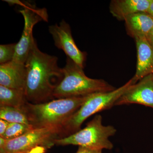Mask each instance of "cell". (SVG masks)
<instances>
[{"label":"cell","instance_id":"13","mask_svg":"<svg viewBox=\"0 0 153 153\" xmlns=\"http://www.w3.org/2000/svg\"><path fill=\"white\" fill-rule=\"evenodd\" d=\"M128 33L134 38L146 37L153 28V18L147 13L140 12L125 19Z\"/></svg>","mask_w":153,"mask_h":153},{"label":"cell","instance_id":"23","mask_svg":"<svg viewBox=\"0 0 153 153\" xmlns=\"http://www.w3.org/2000/svg\"><path fill=\"white\" fill-rule=\"evenodd\" d=\"M0 153H7L3 147H0Z\"/></svg>","mask_w":153,"mask_h":153},{"label":"cell","instance_id":"6","mask_svg":"<svg viewBox=\"0 0 153 153\" xmlns=\"http://www.w3.org/2000/svg\"><path fill=\"white\" fill-rule=\"evenodd\" d=\"M22 8L19 10L25 21V26L22 37L16 43V52L13 60L25 64L35 39L33 36L34 26L41 21L47 22L48 15L47 9L38 8L33 4L25 2H20Z\"/></svg>","mask_w":153,"mask_h":153},{"label":"cell","instance_id":"12","mask_svg":"<svg viewBox=\"0 0 153 153\" xmlns=\"http://www.w3.org/2000/svg\"><path fill=\"white\" fill-rule=\"evenodd\" d=\"M152 0H113L109 10L115 18L124 21L126 17L140 12L147 13Z\"/></svg>","mask_w":153,"mask_h":153},{"label":"cell","instance_id":"14","mask_svg":"<svg viewBox=\"0 0 153 153\" xmlns=\"http://www.w3.org/2000/svg\"><path fill=\"white\" fill-rule=\"evenodd\" d=\"M27 102L25 90L14 89L0 85V107L22 108Z\"/></svg>","mask_w":153,"mask_h":153},{"label":"cell","instance_id":"2","mask_svg":"<svg viewBox=\"0 0 153 153\" xmlns=\"http://www.w3.org/2000/svg\"><path fill=\"white\" fill-rule=\"evenodd\" d=\"M87 96L56 99L38 104L27 102L23 108L33 129L56 127L61 130L63 124L82 105Z\"/></svg>","mask_w":153,"mask_h":153},{"label":"cell","instance_id":"8","mask_svg":"<svg viewBox=\"0 0 153 153\" xmlns=\"http://www.w3.org/2000/svg\"><path fill=\"white\" fill-rule=\"evenodd\" d=\"M55 47L63 50L66 57L83 68L84 67L86 53L77 47L71 34V27L65 20H62L59 25L56 24L49 27Z\"/></svg>","mask_w":153,"mask_h":153},{"label":"cell","instance_id":"16","mask_svg":"<svg viewBox=\"0 0 153 153\" xmlns=\"http://www.w3.org/2000/svg\"><path fill=\"white\" fill-rule=\"evenodd\" d=\"M33 129L31 126L24 124L10 123L5 132L0 137L6 140L15 139Z\"/></svg>","mask_w":153,"mask_h":153},{"label":"cell","instance_id":"19","mask_svg":"<svg viewBox=\"0 0 153 153\" xmlns=\"http://www.w3.org/2000/svg\"><path fill=\"white\" fill-rule=\"evenodd\" d=\"M10 123L3 119H0V137L2 136L5 132Z\"/></svg>","mask_w":153,"mask_h":153},{"label":"cell","instance_id":"24","mask_svg":"<svg viewBox=\"0 0 153 153\" xmlns=\"http://www.w3.org/2000/svg\"></svg>","mask_w":153,"mask_h":153},{"label":"cell","instance_id":"21","mask_svg":"<svg viewBox=\"0 0 153 153\" xmlns=\"http://www.w3.org/2000/svg\"><path fill=\"white\" fill-rule=\"evenodd\" d=\"M146 39L151 46L153 47V28L147 36Z\"/></svg>","mask_w":153,"mask_h":153},{"label":"cell","instance_id":"17","mask_svg":"<svg viewBox=\"0 0 153 153\" xmlns=\"http://www.w3.org/2000/svg\"><path fill=\"white\" fill-rule=\"evenodd\" d=\"M16 43L0 45V64L8 63L13 59Z\"/></svg>","mask_w":153,"mask_h":153},{"label":"cell","instance_id":"3","mask_svg":"<svg viewBox=\"0 0 153 153\" xmlns=\"http://www.w3.org/2000/svg\"><path fill=\"white\" fill-rule=\"evenodd\" d=\"M63 79L53 92L54 98L85 96L97 92L112 91L115 88L103 79L89 78L83 68L66 57V63L62 68Z\"/></svg>","mask_w":153,"mask_h":153},{"label":"cell","instance_id":"10","mask_svg":"<svg viewBox=\"0 0 153 153\" xmlns=\"http://www.w3.org/2000/svg\"><path fill=\"white\" fill-rule=\"evenodd\" d=\"M136 44V71L132 78L133 84L145 76L153 74V47L146 37L134 38Z\"/></svg>","mask_w":153,"mask_h":153},{"label":"cell","instance_id":"22","mask_svg":"<svg viewBox=\"0 0 153 153\" xmlns=\"http://www.w3.org/2000/svg\"><path fill=\"white\" fill-rule=\"evenodd\" d=\"M147 13L153 18V0H152Z\"/></svg>","mask_w":153,"mask_h":153},{"label":"cell","instance_id":"9","mask_svg":"<svg viewBox=\"0 0 153 153\" xmlns=\"http://www.w3.org/2000/svg\"><path fill=\"white\" fill-rule=\"evenodd\" d=\"M129 104L142 105L153 108V74L132 85L116 102L114 105Z\"/></svg>","mask_w":153,"mask_h":153},{"label":"cell","instance_id":"1","mask_svg":"<svg viewBox=\"0 0 153 153\" xmlns=\"http://www.w3.org/2000/svg\"><path fill=\"white\" fill-rule=\"evenodd\" d=\"M58 58L41 52L34 41L25 63V91L28 102L38 104L54 100L53 92L63 79Z\"/></svg>","mask_w":153,"mask_h":153},{"label":"cell","instance_id":"7","mask_svg":"<svg viewBox=\"0 0 153 153\" xmlns=\"http://www.w3.org/2000/svg\"><path fill=\"white\" fill-rule=\"evenodd\" d=\"M61 128L56 127L31 130L13 140H6L3 147L7 153H28L37 146L50 149L55 145V141L61 136Z\"/></svg>","mask_w":153,"mask_h":153},{"label":"cell","instance_id":"4","mask_svg":"<svg viewBox=\"0 0 153 153\" xmlns=\"http://www.w3.org/2000/svg\"><path fill=\"white\" fill-rule=\"evenodd\" d=\"M133 84L132 79L109 92H97L87 95L85 101L61 127V136H67L80 130L82 123L97 113L111 108L116 102Z\"/></svg>","mask_w":153,"mask_h":153},{"label":"cell","instance_id":"15","mask_svg":"<svg viewBox=\"0 0 153 153\" xmlns=\"http://www.w3.org/2000/svg\"><path fill=\"white\" fill-rule=\"evenodd\" d=\"M0 119L7 121L9 123L30 125L27 116L23 108L0 107Z\"/></svg>","mask_w":153,"mask_h":153},{"label":"cell","instance_id":"11","mask_svg":"<svg viewBox=\"0 0 153 153\" xmlns=\"http://www.w3.org/2000/svg\"><path fill=\"white\" fill-rule=\"evenodd\" d=\"M26 78L25 64L12 60L0 65V85L25 90Z\"/></svg>","mask_w":153,"mask_h":153},{"label":"cell","instance_id":"5","mask_svg":"<svg viewBox=\"0 0 153 153\" xmlns=\"http://www.w3.org/2000/svg\"><path fill=\"white\" fill-rule=\"evenodd\" d=\"M116 131L113 126H103L101 116L96 115L84 128L68 136L57 139L55 145H76L94 149L111 150L114 146L109 138Z\"/></svg>","mask_w":153,"mask_h":153},{"label":"cell","instance_id":"18","mask_svg":"<svg viewBox=\"0 0 153 153\" xmlns=\"http://www.w3.org/2000/svg\"><path fill=\"white\" fill-rule=\"evenodd\" d=\"M76 153H102V150L79 146Z\"/></svg>","mask_w":153,"mask_h":153},{"label":"cell","instance_id":"20","mask_svg":"<svg viewBox=\"0 0 153 153\" xmlns=\"http://www.w3.org/2000/svg\"><path fill=\"white\" fill-rule=\"evenodd\" d=\"M47 149L43 146H37L33 148L28 153H45Z\"/></svg>","mask_w":153,"mask_h":153}]
</instances>
